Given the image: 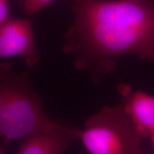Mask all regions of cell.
<instances>
[{
	"instance_id": "obj_8",
	"label": "cell",
	"mask_w": 154,
	"mask_h": 154,
	"mask_svg": "<svg viewBox=\"0 0 154 154\" xmlns=\"http://www.w3.org/2000/svg\"><path fill=\"white\" fill-rule=\"evenodd\" d=\"M9 18L8 0H0V25Z\"/></svg>"
},
{
	"instance_id": "obj_6",
	"label": "cell",
	"mask_w": 154,
	"mask_h": 154,
	"mask_svg": "<svg viewBox=\"0 0 154 154\" xmlns=\"http://www.w3.org/2000/svg\"><path fill=\"white\" fill-rule=\"evenodd\" d=\"M79 128L63 124L24 138L15 154H62L78 138Z\"/></svg>"
},
{
	"instance_id": "obj_1",
	"label": "cell",
	"mask_w": 154,
	"mask_h": 154,
	"mask_svg": "<svg viewBox=\"0 0 154 154\" xmlns=\"http://www.w3.org/2000/svg\"><path fill=\"white\" fill-rule=\"evenodd\" d=\"M72 9L74 18L63 51L94 84L115 70V59L121 56L154 61V2L72 0Z\"/></svg>"
},
{
	"instance_id": "obj_4",
	"label": "cell",
	"mask_w": 154,
	"mask_h": 154,
	"mask_svg": "<svg viewBox=\"0 0 154 154\" xmlns=\"http://www.w3.org/2000/svg\"><path fill=\"white\" fill-rule=\"evenodd\" d=\"M13 57H22L28 67L36 66L41 59L33 26L27 19L9 17L0 25V59Z\"/></svg>"
},
{
	"instance_id": "obj_9",
	"label": "cell",
	"mask_w": 154,
	"mask_h": 154,
	"mask_svg": "<svg viewBox=\"0 0 154 154\" xmlns=\"http://www.w3.org/2000/svg\"><path fill=\"white\" fill-rule=\"evenodd\" d=\"M149 137L151 138L152 145H153V148L154 149V129L153 130V131L151 132V135H150Z\"/></svg>"
},
{
	"instance_id": "obj_7",
	"label": "cell",
	"mask_w": 154,
	"mask_h": 154,
	"mask_svg": "<svg viewBox=\"0 0 154 154\" xmlns=\"http://www.w3.org/2000/svg\"><path fill=\"white\" fill-rule=\"evenodd\" d=\"M55 1L57 0H23V9L25 14L32 16Z\"/></svg>"
},
{
	"instance_id": "obj_3",
	"label": "cell",
	"mask_w": 154,
	"mask_h": 154,
	"mask_svg": "<svg viewBox=\"0 0 154 154\" xmlns=\"http://www.w3.org/2000/svg\"><path fill=\"white\" fill-rule=\"evenodd\" d=\"M78 138L89 154H146L143 138L122 104L102 107L86 119Z\"/></svg>"
},
{
	"instance_id": "obj_2",
	"label": "cell",
	"mask_w": 154,
	"mask_h": 154,
	"mask_svg": "<svg viewBox=\"0 0 154 154\" xmlns=\"http://www.w3.org/2000/svg\"><path fill=\"white\" fill-rule=\"evenodd\" d=\"M63 125L44 112L42 98L34 90L27 72L16 74L9 63H0V137L5 138V145Z\"/></svg>"
},
{
	"instance_id": "obj_5",
	"label": "cell",
	"mask_w": 154,
	"mask_h": 154,
	"mask_svg": "<svg viewBox=\"0 0 154 154\" xmlns=\"http://www.w3.org/2000/svg\"><path fill=\"white\" fill-rule=\"evenodd\" d=\"M122 97V106L142 138L149 137L154 129V96L141 91H134L124 84L117 86Z\"/></svg>"
},
{
	"instance_id": "obj_10",
	"label": "cell",
	"mask_w": 154,
	"mask_h": 154,
	"mask_svg": "<svg viewBox=\"0 0 154 154\" xmlns=\"http://www.w3.org/2000/svg\"><path fill=\"white\" fill-rule=\"evenodd\" d=\"M0 154H5V149L0 147Z\"/></svg>"
}]
</instances>
